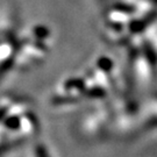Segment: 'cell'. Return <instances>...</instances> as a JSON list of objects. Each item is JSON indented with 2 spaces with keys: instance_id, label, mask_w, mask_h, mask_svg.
<instances>
[]
</instances>
